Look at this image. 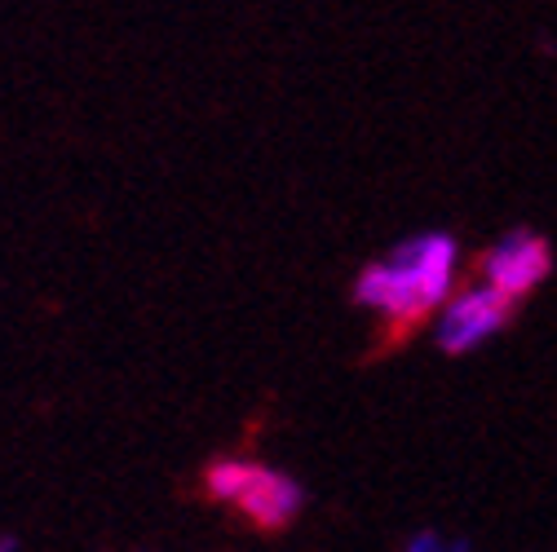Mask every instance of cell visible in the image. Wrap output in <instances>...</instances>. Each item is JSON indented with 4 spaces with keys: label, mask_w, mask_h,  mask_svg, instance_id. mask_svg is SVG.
I'll return each instance as SVG.
<instances>
[{
    "label": "cell",
    "mask_w": 557,
    "mask_h": 552,
    "mask_svg": "<svg viewBox=\"0 0 557 552\" xmlns=\"http://www.w3.org/2000/svg\"><path fill=\"white\" fill-rule=\"evenodd\" d=\"M456 279V239L416 235L403 239L389 256L368 261L355 279V301L398 327H416L451 301Z\"/></svg>",
    "instance_id": "obj_1"
},
{
    "label": "cell",
    "mask_w": 557,
    "mask_h": 552,
    "mask_svg": "<svg viewBox=\"0 0 557 552\" xmlns=\"http://www.w3.org/2000/svg\"><path fill=\"white\" fill-rule=\"evenodd\" d=\"M203 491L218 504H231L235 513H244L261 530H284L306 509V491L288 473L265 468L257 460H239V455H222L208 464Z\"/></svg>",
    "instance_id": "obj_2"
},
{
    "label": "cell",
    "mask_w": 557,
    "mask_h": 552,
    "mask_svg": "<svg viewBox=\"0 0 557 552\" xmlns=\"http://www.w3.org/2000/svg\"><path fill=\"white\" fill-rule=\"evenodd\" d=\"M513 314V301H505L496 288L473 284L465 292H456L443 310H438V350L443 354H469L478 344L492 340Z\"/></svg>",
    "instance_id": "obj_3"
},
{
    "label": "cell",
    "mask_w": 557,
    "mask_h": 552,
    "mask_svg": "<svg viewBox=\"0 0 557 552\" xmlns=\"http://www.w3.org/2000/svg\"><path fill=\"white\" fill-rule=\"evenodd\" d=\"M548 269H553L548 239L535 230H513L482 256V274H486L482 284L496 288L505 301H522L548 279Z\"/></svg>",
    "instance_id": "obj_4"
},
{
    "label": "cell",
    "mask_w": 557,
    "mask_h": 552,
    "mask_svg": "<svg viewBox=\"0 0 557 552\" xmlns=\"http://www.w3.org/2000/svg\"><path fill=\"white\" fill-rule=\"evenodd\" d=\"M403 552H469V543L451 539V535H438V530H416Z\"/></svg>",
    "instance_id": "obj_5"
},
{
    "label": "cell",
    "mask_w": 557,
    "mask_h": 552,
    "mask_svg": "<svg viewBox=\"0 0 557 552\" xmlns=\"http://www.w3.org/2000/svg\"><path fill=\"white\" fill-rule=\"evenodd\" d=\"M0 552H23V548H18V539H14V535H0Z\"/></svg>",
    "instance_id": "obj_6"
}]
</instances>
